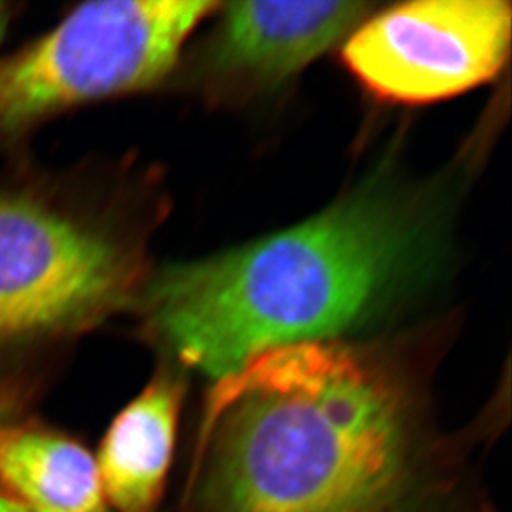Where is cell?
I'll return each instance as SVG.
<instances>
[{"label":"cell","instance_id":"ba28073f","mask_svg":"<svg viewBox=\"0 0 512 512\" xmlns=\"http://www.w3.org/2000/svg\"><path fill=\"white\" fill-rule=\"evenodd\" d=\"M0 491L39 512H107L92 451L39 423L17 421L0 433Z\"/></svg>","mask_w":512,"mask_h":512},{"label":"cell","instance_id":"9c48e42d","mask_svg":"<svg viewBox=\"0 0 512 512\" xmlns=\"http://www.w3.org/2000/svg\"><path fill=\"white\" fill-rule=\"evenodd\" d=\"M27 395L20 385L0 380V433L20 421L22 411L25 410Z\"/></svg>","mask_w":512,"mask_h":512},{"label":"cell","instance_id":"6da1fadb","mask_svg":"<svg viewBox=\"0 0 512 512\" xmlns=\"http://www.w3.org/2000/svg\"><path fill=\"white\" fill-rule=\"evenodd\" d=\"M199 438L196 512H483L410 380L332 340L219 378Z\"/></svg>","mask_w":512,"mask_h":512},{"label":"cell","instance_id":"3957f363","mask_svg":"<svg viewBox=\"0 0 512 512\" xmlns=\"http://www.w3.org/2000/svg\"><path fill=\"white\" fill-rule=\"evenodd\" d=\"M80 173L0 174V353L88 332L135 304L143 237Z\"/></svg>","mask_w":512,"mask_h":512},{"label":"cell","instance_id":"8fae6325","mask_svg":"<svg viewBox=\"0 0 512 512\" xmlns=\"http://www.w3.org/2000/svg\"><path fill=\"white\" fill-rule=\"evenodd\" d=\"M15 5L9 2H0V44L4 39L5 32L9 29L10 22L14 19Z\"/></svg>","mask_w":512,"mask_h":512},{"label":"cell","instance_id":"5b68a950","mask_svg":"<svg viewBox=\"0 0 512 512\" xmlns=\"http://www.w3.org/2000/svg\"><path fill=\"white\" fill-rule=\"evenodd\" d=\"M503 0H423L377 15L343 49L350 72L380 98L430 103L498 75L509 54Z\"/></svg>","mask_w":512,"mask_h":512},{"label":"cell","instance_id":"30bf717a","mask_svg":"<svg viewBox=\"0 0 512 512\" xmlns=\"http://www.w3.org/2000/svg\"><path fill=\"white\" fill-rule=\"evenodd\" d=\"M0 512H39L0 491Z\"/></svg>","mask_w":512,"mask_h":512},{"label":"cell","instance_id":"8992f818","mask_svg":"<svg viewBox=\"0 0 512 512\" xmlns=\"http://www.w3.org/2000/svg\"><path fill=\"white\" fill-rule=\"evenodd\" d=\"M363 2H236L224 12L213 67L247 85L300 72L365 17Z\"/></svg>","mask_w":512,"mask_h":512},{"label":"cell","instance_id":"52a82bcc","mask_svg":"<svg viewBox=\"0 0 512 512\" xmlns=\"http://www.w3.org/2000/svg\"><path fill=\"white\" fill-rule=\"evenodd\" d=\"M184 387L160 372L138 397L116 413L97 466L105 501L118 512H155L165 494L178 440Z\"/></svg>","mask_w":512,"mask_h":512},{"label":"cell","instance_id":"7a4b0ae2","mask_svg":"<svg viewBox=\"0 0 512 512\" xmlns=\"http://www.w3.org/2000/svg\"><path fill=\"white\" fill-rule=\"evenodd\" d=\"M421 229L392 199H348L276 236L163 269L133 305L156 345L219 380L259 353L330 340L377 312L420 266Z\"/></svg>","mask_w":512,"mask_h":512},{"label":"cell","instance_id":"277c9868","mask_svg":"<svg viewBox=\"0 0 512 512\" xmlns=\"http://www.w3.org/2000/svg\"><path fill=\"white\" fill-rule=\"evenodd\" d=\"M196 0L83 4L0 58V146L85 103L155 87L194 27L218 9Z\"/></svg>","mask_w":512,"mask_h":512}]
</instances>
